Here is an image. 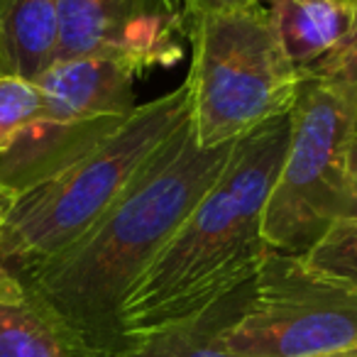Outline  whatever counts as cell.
<instances>
[{
  "label": "cell",
  "mask_w": 357,
  "mask_h": 357,
  "mask_svg": "<svg viewBox=\"0 0 357 357\" xmlns=\"http://www.w3.org/2000/svg\"><path fill=\"white\" fill-rule=\"evenodd\" d=\"M42 93L35 81L0 76V157L13 147L20 132L37 118Z\"/></svg>",
  "instance_id": "14"
},
{
  "label": "cell",
  "mask_w": 357,
  "mask_h": 357,
  "mask_svg": "<svg viewBox=\"0 0 357 357\" xmlns=\"http://www.w3.org/2000/svg\"><path fill=\"white\" fill-rule=\"evenodd\" d=\"M345 174H347V186H350L352 201H355V211H357V130L350 135L345 147ZM352 220H357V215Z\"/></svg>",
  "instance_id": "17"
},
{
  "label": "cell",
  "mask_w": 357,
  "mask_h": 357,
  "mask_svg": "<svg viewBox=\"0 0 357 357\" xmlns=\"http://www.w3.org/2000/svg\"><path fill=\"white\" fill-rule=\"evenodd\" d=\"M289 132L291 113L240 139L213 189L130 289L120 311L123 340L189 321L252 282L269 255L262 215Z\"/></svg>",
  "instance_id": "2"
},
{
  "label": "cell",
  "mask_w": 357,
  "mask_h": 357,
  "mask_svg": "<svg viewBox=\"0 0 357 357\" xmlns=\"http://www.w3.org/2000/svg\"><path fill=\"white\" fill-rule=\"evenodd\" d=\"M181 0H59L56 61L103 56L137 76L184 56Z\"/></svg>",
  "instance_id": "8"
},
{
  "label": "cell",
  "mask_w": 357,
  "mask_h": 357,
  "mask_svg": "<svg viewBox=\"0 0 357 357\" xmlns=\"http://www.w3.org/2000/svg\"><path fill=\"white\" fill-rule=\"evenodd\" d=\"M328 357H357V350H347V352H337V355H328Z\"/></svg>",
  "instance_id": "20"
},
{
  "label": "cell",
  "mask_w": 357,
  "mask_h": 357,
  "mask_svg": "<svg viewBox=\"0 0 357 357\" xmlns=\"http://www.w3.org/2000/svg\"><path fill=\"white\" fill-rule=\"evenodd\" d=\"M189 110L191 93L184 81L137 105L105 142L17 196L0 230V267L20 277L71 248L189 118Z\"/></svg>",
  "instance_id": "3"
},
{
  "label": "cell",
  "mask_w": 357,
  "mask_h": 357,
  "mask_svg": "<svg viewBox=\"0 0 357 357\" xmlns=\"http://www.w3.org/2000/svg\"><path fill=\"white\" fill-rule=\"evenodd\" d=\"M250 289L252 282L184 323L128 335L113 352L103 357H233L223 350L220 335L243 311Z\"/></svg>",
  "instance_id": "11"
},
{
  "label": "cell",
  "mask_w": 357,
  "mask_h": 357,
  "mask_svg": "<svg viewBox=\"0 0 357 357\" xmlns=\"http://www.w3.org/2000/svg\"><path fill=\"white\" fill-rule=\"evenodd\" d=\"M17 191H13L10 186H6L3 181H0V230H3V225H6L8 215H10L13 206H15L17 201Z\"/></svg>",
  "instance_id": "19"
},
{
  "label": "cell",
  "mask_w": 357,
  "mask_h": 357,
  "mask_svg": "<svg viewBox=\"0 0 357 357\" xmlns=\"http://www.w3.org/2000/svg\"><path fill=\"white\" fill-rule=\"evenodd\" d=\"M22 284L15 274H10L8 269L0 267V301H6V298H17L22 296Z\"/></svg>",
  "instance_id": "18"
},
{
  "label": "cell",
  "mask_w": 357,
  "mask_h": 357,
  "mask_svg": "<svg viewBox=\"0 0 357 357\" xmlns=\"http://www.w3.org/2000/svg\"><path fill=\"white\" fill-rule=\"evenodd\" d=\"M301 76H318V79H335V81H357V35L345 47L316 64L311 71Z\"/></svg>",
  "instance_id": "15"
},
{
  "label": "cell",
  "mask_w": 357,
  "mask_h": 357,
  "mask_svg": "<svg viewBox=\"0 0 357 357\" xmlns=\"http://www.w3.org/2000/svg\"><path fill=\"white\" fill-rule=\"evenodd\" d=\"M355 130L357 81L303 76L289 147L262 215L269 250L301 257L333 225L357 215L345 174V147Z\"/></svg>",
  "instance_id": "5"
},
{
  "label": "cell",
  "mask_w": 357,
  "mask_h": 357,
  "mask_svg": "<svg viewBox=\"0 0 357 357\" xmlns=\"http://www.w3.org/2000/svg\"><path fill=\"white\" fill-rule=\"evenodd\" d=\"M135 74L103 56L54 61L35 81L37 118L0 157V181L25 194L110 137L137 108Z\"/></svg>",
  "instance_id": "6"
},
{
  "label": "cell",
  "mask_w": 357,
  "mask_h": 357,
  "mask_svg": "<svg viewBox=\"0 0 357 357\" xmlns=\"http://www.w3.org/2000/svg\"><path fill=\"white\" fill-rule=\"evenodd\" d=\"M264 0H181L184 17L211 15V13H243L252 8H262Z\"/></svg>",
  "instance_id": "16"
},
{
  "label": "cell",
  "mask_w": 357,
  "mask_h": 357,
  "mask_svg": "<svg viewBox=\"0 0 357 357\" xmlns=\"http://www.w3.org/2000/svg\"><path fill=\"white\" fill-rule=\"evenodd\" d=\"M262 8L298 74L311 71L357 35V6L350 0H264Z\"/></svg>",
  "instance_id": "9"
},
{
  "label": "cell",
  "mask_w": 357,
  "mask_h": 357,
  "mask_svg": "<svg viewBox=\"0 0 357 357\" xmlns=\"http://www.w3.org/2000/svg\"><path fill=\"white\" fill-rule=\"evenodd\" d=\"M220 345L233 357H328L357 350V289L269 250Z\"/></svg>",
  "instance_id": "7"
},
{
  "label": "cell",
  "mask_w": 357,
  "mask_h": 357,
  "mask_svg": "<svg viewBox=\"0 0 357 357\" xmlns=\"http://www.w3.org/2000/svg\"><path fill=\"white\" fill-rule=\"evenodd\" d=\"M298 259L318 277L357 289V220L333 225Z\"/></svg>",
  "instance_id": "13"
},
{
  "label": "cell",
  "mask_w": 357,
  "mask_h": 357,
  "mask_svg": "<svg viewBox=\"0 0 357 357\" xmlns=\"http://www.w3.org/2000/svg\"><path fill=\"white\" fill-rule=\"evenodd\" d=\"M25 289V287H22ZM0 357H98L32 294L0 301Z\"/></svg>",
  "instance_id": "12"
},
{
  "label": "cell",
  "mask_w": 357,
  "mask_h": 357,
  "mask_svg": "<svg viewBox=\"0 0 357 357\" xmlns=\"http://www.w3.org/2000/svg\"><path fill=\"white\" fill-rule=\"evenodd\" d=\"M191 128L201 147L243 139L289 115L303 76L289 61L264 8L186 20Z\"/></svg>",
  "instance_id": "4"
},
{
  "label": "cell",
  "mask_w": 357,
  "mask_h": 357,
  "mask_svg": "<svg viewBox=\"0 0 357 357\" xmlns=\"http://www.w3.org/2000/svg\"><path fill=\"white\" fill-rule=\"evenodd\" d=\"M238 144L201 147L189 115L71 248L17 277L25 291L93 355L113 352L123 342L120 311L130 289L213 189Z\"/></svg>",
  "instance_id": "1"
},
{
  "label": "cell",
  "mask_w": 357,
  "mask_h": 357,
  "mask_svg": "<svg viewBox=\"0 0 357 357\" xmlns=\"http://www.w3.org/2000/svg\"><path fill=\"white\" fill-rule=\"evenodd\" d=\"M350 3H355V6H357V0H350Z\"/></svg>",
  "instance_id": "21"
},
{
  "label": "cell",
  "mask_w": 357,
  "mask_h": 357,
  "mask_svg": "<svg viewBox=\"0 0 357 357\" xmlns=\"http://www.w3.org/2000/svg\"><path fill=\"white\" fill-rule=\"evenodd\" d=\"M59 0H0V76L37 81L56 61Z\"/></svg>",
  "instance_id": "10"
}]
</instances>
